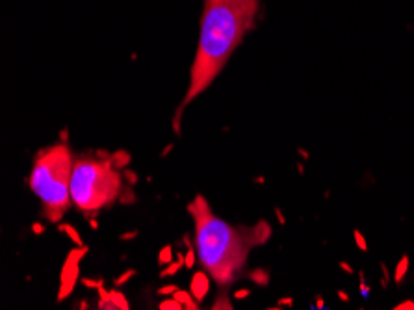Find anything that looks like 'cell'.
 <instances>
[{
    "instance_id": "cell-1",
    "label": "cell",
    "mask_w": 414,
    "mask_h": 310,
    "mask_svg": "<svg viewBox=\"0 0 414 310\" xmlns=\"http://www.w3.org/2000/svg\"><path fill=\"white\" fill-rule=\"evenodd\" d=\"M260 0H204L201 32L190 71V84L176 108L173 130L180 134V115L188 104L204 93L219 77L234 50L254 26Z\"/></svg>"
},
{
    "instance_id": "cell-2",
    "label": "cell",
    "mask_w": 414,
    "mask_h": 310,
    "mask_svg": "<svg viewBox=\"0 0 414 310\" xmlns=\"http://www.w3.org/2000/svg\"><path fill=\"white\" fill-rule=\"evenodd\" d=\"M186 210L193 219L197 260L219 288H229L246 268L251 249L258 247L253 225L227 223L214 214L204 195H195Z\"/></svg>"
},
{
    "instance_id": "cell-3",
    "label": "cell",
    "mask_w": 414,
    "mask_h": 310,
    "mask_svg": "<svg viewBox=\"0 0 414 310\" xmlns=\"http://www.w3.org/2000/svg\"><path fill=\"white\" fill-rule=\"evenodd\" d=\"M73 155L67 143H54L37 151L34 156L32 171L28 175V188L41 201V214L49 223H62L71 208V175H73Z\"/></svg>"
},
{
    "instance_id": "cell-4",
    "label": "cell",
    "mask_w": 414,
    "mask_h": 310,
    "mask_svg": "<svg viewBox=\"0 0 414 310\" xmlns=\"http://www.w3.org/2000/svg\"><path fill=\"white\" fill-rule=\"evenodd\" d=\"M123 171L112 162V155L80 156L75 160L71 175V201L85 218H97L98 212L119 201L125 188Z\"/></svg>"
},
{
    "instance_id": "cell-5",
    "label": "cell",
    "mask_w": 414,
    "mask_h": 310,
    "mask_svg": "<svg viewBox=\"0 0 414 310\" xmlns=\"http://www.w3.org/2000/svg\"><path fill=\"white\" fill-rule=\"evenodd\" d=\"M89 253V247H75L71 249L64 260L62 271H60V286H58V303H64L67 297L73 296L77 282H80V262Z\"/></svg>"
},
{
    "instance_id": "cell-6",
    "label": "cell",
    "mask_w": 414,
    "mask_h": 310,
    "mask_svg": "<svg viewBox=\"0 0 414 310\" xmlns=\"http://www.w3.org/2000/svg\"><path fill=\"white\" fill-rule=\"evenodd\" d=\"M210 282H212V277L204 269H199V271H195L191 275L190 294L195 297L197 303H203L204 299L208 297V294H210Z\"/></svg>"
},
{
    "instance_id": "cell-7",
    "label": "cell",
    "mask_w": 414,
    "mask_h": 310,
    "mask_svg": "<svg viewBox=\"0 0 414 310\" xmlns=\"http://www.w3.org/2000/svg\"><path fill=\"white\" fill-rule=\"evenodd\" d=\"M246 279H249L253 284H256L260 288H266V286H269V282H271V273L266 268H253L246 273Z\"/></svg>"
},
{
    "instance_id": "cell-8",
    "label": "cell",
    "mask_w": 414,
    "mask_h": 310,
    "mask_svg": "<svg viewBox=\"0 0 414 310\" xmlns=\"http://www.w3.org/2000/svg\"><path fill=\"white\" fill-rule=\"evenodd\" d=\"M184 260H186V254L175 253V260L171 262L169 266H166V268L160 269V279H167V277L176 275V273L184 268Z\"/></svg>"
},
{
    "instance_id": "cell-9",
    "label": "cell",
    "mask_w": 414,
    "mask_h": 310,
    "mask_svg": "<svg viewBox=\"0 0 414 310\" xmlns=\"http://www.w3.org/2000/svg\"><path fill=\"white\" fill-rule=\"evenodd\" d=\"M58 231H60V232H64L77 247H84L85 245L84 240H82V236L78 234L77 227H73L71 223H58Z\"/></svg>"
},
{
    "instance_id": "cell-10",
    "label": "cell",
    "mask_w": 414,
    "mask_h": 310,
    "mask_svg": "<svg viewBox=\"0 0 414 310\" xmlns=\"http://www.w3.org/2000/svg\"><path fill=\"white\" fill-rule=\"evenodd\" d=\"M409 268H411V260H409L407 254H403L400 260H398V264H396V269H394V282L396 284H401V282L405 281V277L409 273Z\"/></svg>"
},
{
    "instance_id": "cell-11",
    "label": "cell",
    "mask_w": 414,
    "mask_h": 310,
    "mask_svg": "<svg viewBox=\"0 0 414 310\" xmlns=\"http://www.w3.org/2000/svg\"><path fill=\"white\" fill-rule=\"evenodd\" d=\"M110 301H112L115 307L119 310H132V307H130V301L127 299V296L121 292V290H110V297H108Z\"/></svg>"
},
{
    "instance_id": "cell-12",
    "label": "cell",
    "mask_w": 414,
    "mask_h": 310,
    "mask_svg": "<svg viewBox=\"0 0 414 310\" xmlns=\"http://www.w3.org/2000/svg\"><path fill=\"white\" fill-rule=\"evenodd\" d=\"M112 162L117 169L123 171L130 165V162H132V156H130V153H127V151H115V153H112Z\"/></svg>"
},
{
    "instance_id": "cell-13",
    "label": "cell",
    "mask_w": 414,
    "mask_h": 310,
    "mask_svg": "<svg viewBox=\"0 0 414 310\" xmlns=\"http://www.w3.org/2000/svg\"><path fill=\"white\" fill-rule=\"evenodd\" d=\"M173 258H175V254H173V245H164L158 251V256H156V262H158V266H162V268H166V266H169L171 262H173Z\"/></svg>"
},
{
    "instance_id": "cell-14",
    "label": "cell",
    "mask_w": 414,
    "mask_h": 310,
    "mask_svg": "<svg viewBox=\"0 0 414 310\" xmlns=\"http://www.w3.org/2000/svg\"><path fill=\"white\" fill-rule=\"evenodd\" d=\"M210 310H234V307H232V303H231V297L227 296L225 292H221V294L216 297V301L212 303Z\"/></svg>"
},
{
    "instance_id": "cell-15",
    "label": "cell",
    "mask_w": 414,
    "mask_h": 310,
    "mask_svg": "<svg viewBox=\"0 0 414 310\" xmlns=\"http://www.w3.org/2000/svg\"><path fill=\"white\" fill-rule=\"evenodd\" d=\"M138 201V195L134 193V188L132 186H125L123 188V191H121V195H119V205H123V206H128V205H134Z\"/></svg>"
},
{
    "instance_id": "cell-16",
    "label": "cell",
    "mask_w": 414,
    "mask_h": 310,
    "mask_svg": "<svg viewBox=\"0 0 414 310\" xmlns=\"http://www.w3.org/2000/svg\"><path fill=\"white\" fill-rule=\"evenodd\" d=\"M136 275H138V269H134V268L127 269V271H123L121 275H117L113 279V286H115V288H121V286H125V284H127L130 279H134Z\"/></svg>"
},
{
    "instance_id": "cell-17",
    "label": "cell",
    "mask_w": 414,
    "mask_h": 310,
    "mask_svg": "<svg viewBox=\"0 0 414 310\" xmlns=\"http://www.w3.org/2000/svg\"><path fill=\"white\" fill-rule=\"evenodd\" d=\"M80 284H82L85 290H95V292H97L98 288H102V286H104V279H102V277H100V279L82 277V279H80Z\"/></svg>"
},
{
    "instance_id": "cell-18",
    "label": "cell",
    "mask_w": 414,
    "mask_h": 310,
    "mask_svg": "<svg viewBox=\"0 0 414 310\" xmlns=\"http://www.w3.org/2000/svg\"><path fill=\"white\" fill-rule=\"evenodd\" d=\"M158 310H184V307L176 301L175 297H166L164 301H160Z\"/></svg>"
},
{
    "instance_id": "cell-19",
    "label": "cell",
    "mask_w": 414,
    "mask_h": 310,
    "mask_svg": "<svg viewBox=\"0 0 414 310\" xmlns=\"http://www.w3.org/2000/svg\"><path fill=\"white\" fill-rule=\"evenodd\" d=\"M353 241H355V245H357L358 249L362 251V253H368V249H370V247H368V241H366L364 234L360 232L358 229H355V231H353Z\"/></svg>"
},
{
    "instance_id": "cell-20",
    "label": "cell",
    "mask_w": 414,
    "mask_h": 310,
    "mask_svg": "<svg viewBox=\"0 0 414 310\" xmlns=\"http://www.w3.org/2000/svg\"><path fill=\"white\" fill-rule=\"evenodd\" d=\"M176 290H180L176 284H166V286H160V288L156 290V294L160 297H173Z\"/></svg>"
},
{
    "instance_id": "cell-21",
    "label": "cell",
    "mask_w": 414,
    "mask_h": 310,
    "mask_svg": "<svg viewBox=\"0 0 414 310\" xmlns=\"http://www.w3.org/2000/svg\"><path fill=\"white\" fill-rule=\"evenodd\" d=\"M123 176H125V180L128 182V186H138V182H140V175L136 173V171H132L130 167H127V169H123Z\"/></svg>"
},
{
    "instance_id": "cell-22",
    "label": "cell",
    "mask_w": 414,
    "mask_h": 310,
    "mask_svg": "<svg viewBox=\"0 0 414 310\" xmlns=\"http://www.w3.org/2000/svg\"><path fill=\"white\" fill-rule=\"evenodd\" d=\"M195 262H197V251H195V247H193V249H188V251H186L184 268H186V269H193V268H195Z\"/></svg>"
},
{
    "instance_id": "cell-23",
    "label": "cell",
    "mask_w": 414,
    "mask_h": 310,
    "mask_svg": "<svg viewBox=\"0 0 414 310\" xmlns=\"http://www.w3.org/2000/svg\"><path fill=\"white\" fill-rule=\"evenodd\" d=\"M358 279H360V294H362V297H370L372 288H370V284H366L364 271H358Z\"/></svg>"
},
{
    "instance_id": "cell-24",
    "label": "cell",
    "mask_w": 414,
    "mask_h": 310,
    "mask_svg": "<svg viewBox=\"0 0 414 310\" xmlns=\"http://www.w3.org/2000/svg\"><path fill=\"white\" fill-rule=\"evenodd\" d=\"M379 269H381V286H383V288H388V284H390V273H388V268H386V264H383V262H381L379 264Z\"/></svg>"
},
{
    "instance_id": "cell-25",
    "label": "cell",
    "mask_w": 414,
    "mask_h": 310,
    "mask_svg": "<svg viewBox=\"0 0 414 310\" xmlns=\"http://www.w3.org/2000/svg\"><path fill=\"white\" fill-rule=\"evenodd\" d=\"M232 297L236 299V301H244V299H249L251 297V290L249 288H238L232 292Z\"/></svg>"
},
{
    "instance_id": "cell-26",
    "label": "cell",
    "mask_w": 414,
    "mask_h": 310,
    "mask_svg": "<svg viewBox=\"0 0 414 310\" xmlns=\"http://www.w3.org/2000/svg\"><path fill=\"white\" fill-rule=\"evenodd\" d=\"M97 310H119L110 299H98L97 301Z\"/></svg>"
},
{
    "instance_id": "cell-27",
    "label": "cell",
    "mask_w": 414,
    "mask_h": 310,
    "mask_svg": "<svg viewBox=\"0 0 414 310\" xmlns=\"http://www.w3.org/2000/svg\"><path fill=\"white\" fill-rule=\"evenodd\" d=\"M138 236H140V231H138V229H134V231H128V232L119 234V240L121 241H132V240H136Z\"/></svg>"
},
{
    "instance_id": "cell-28",
    "label": "cell",
    "mask_w": 414,
    "mask_h": 310,
    "mask_svg": "<svg viewBox=\"0 0 414 310\" xmlns=\"http://www.w3.org/2000/svg\"><path fill=\"white\" fill-rule=\"evenodd\" d=\"M338 268L342 269L345 275H353V273H355V269H353V266H351L349 262H345V260H340V262H338Z\"/></svg>"
},
{
    "instance_id": "cell-29",
    "label": "cell",
    "mask_w": 414,
    "mask_h": 310,
    "mask_svg": "<svg viewBox=\"0 0 414 310\" xmlns=\"http://www.w3.org/2000/svg\"><path fill=\"white\" fill-rule=\"evenodd\" d=\"M277 305H279V307H282V309H288V307H294V297H290V296L279 297V299H277Z\"/></svg>"
},
{
    "instance_id": "cell-30",
    "label": "cell",
    "mask_w": 414,
    "mask_h": 310,
    "mask_svg": "<svg viewBox=\"0 0 414 310\" xmlns=\"http://www.w3.org/2000/svg\"><path fill=\"white\" fill-rule=\"evenodd\" d=\"M392 310H414V297H413V299H407V301H403V303H400L398 307H394Z\"/></svg>"
},
{
    "instance_id": "cell-31",
    "label": "cell",
    "mask_w": 414,
    "mask_h": 310,
    "mask_svg": "<svg viewBox=\"0 0 414 310\" xmlns=\"http://www.w3.org/2000/svg\"><path fill=\"white\" fill-rule=\"evenodd\" d=\"M273 214H275V218H277V221H279V225L281 227H284L286 225V218H284V212L279 208V206H275L273 208Z\"/></svg>"
},
{
    "instance_id": "cell-32",
    "label": "cell",
    "mask_w": 414,
    "mask_h": 310,
    "mask_svg": "<svg viewBox=\"0 0 414 310\" xmlns=\"http://www.w3.org/2000/svg\"><path fill=\"white\" fill-rule=\"evenodd\" d=\"M32 232H34L35 236H43V234H45V225H43V223H37V221L32 223Z\"/></svg>"
},
{
    "instance_id": "cell-33",
    "label": "cell",
    "mask_w": 414,
    "mask_h": 310,
    "mask_svg": "<svg viewBox=\"0 0 414 310\" xmlns=\"http://www.w3.org/2000/svg\"><path fill=\"white\" fill-rule=\"evenodd\" d=\"M336 296H338V299H340L342 303H349V301H351V296L347 294V292H344V290H338Z\"/></svg>"
},
{
    "instance_id": "cell-34",
    "label": "cell",
    "mask_w": 414,
    "mask_h": 310,
    "mask_svg": "<svg viewBox=\"0 0 414 310\" xmlns=\"http://www.w3.org/2000/svg\"><path fill=\"white\" fill-rule=\"evenodd\" d=\"M314 301H316V305H314V309H316V310H323V309H325V299H323L322 296H316V297H314Z\"/></svg>"
},
{
    "instance_id": "cell-35",
    "label": "cell",
    "mask_w": 414,
    "mask_h": 310,
    "mask_svg": "<svg viewBox=\"0 0 414 310\" xmlns=\"http://www.w3.org/2000/svg\"><path fill=\"white\" fill-rule=\"evenodd\" d=\"M182 243L186 249H193V247H195V243H191V240H190V234H182Z\"/></svg>"
},
{
    "instance_id": "cell-36",
    "label": "cell",
    "mask_w": 414,
    "mask_h": 310,
    "mask_svg": "<svg viewBox=\"0 0 414 310\" xmlns=\"http://www.w3.org/2000/svg\"><path fill=\"white\" fill-rule=\"evenodd\" d=\"M75 310H91V305H89L87 299H82V301H78V309Z\"/></svg>"
},
{
    "instance_id": "cell-37",
    "label": "cell",
    "mask_w": 414,
    "mask_h": 310,
    "mask_svg": "<svg viewBox=\"0 0 414 310\" xmlns=\"http://www.w3.org/2000/svg\"><path fill=\"white\" fill-rule=\"evenodd\" d=\"M295 153H297V155L301 156V158H303V160H305V162H307V160H310V153H307L305 149L297 147V149H295Z\"/></svg>"
},
{
    "instance_id": "cell-38",
    "label": "cell",
    "mask_w": 414,
    "mask_h": 310,
    "mask_svg": "<svg viewBox=\"0 0 414 310\" xmlns=\"http://www.w3.org/2000/svg\"><path fill=\"white\" fill-rule=\"evenodd\" d=\"M173 149H175V143H169L167 147H166V149H164V151L160 153V158H167V155L171 153V151H173Z\"/></svg>"
},
{
    "instance_id": "cell-39",
    "label": "cell",
    "mask_w": 414,
    "mask_h": 310,
    "mask_svg": "<svg viewBox=\"0 0 414 310\" xmlns=\"http://www.w3.org/2000/svg\"><path fill=\"white\" fill-rule=\"evenodd\" d=\"M87 219V223H89V227H91L93 231H98V219L97 218H85Z\"/></svg>"
},
{
    "instance_id": "cell-40",
    "label": "cell",
    "mask_w": 414,
    "mask_h": 310,
    "mask_svg": "<svg viewBox=\"0 0 414 310\" xmlns=\"http://www.w3.org/2000/svg\"><path fill=\"white\" fill-rule=\"evenodd\" d=\"M253 184H258V186L266 184V176H256V178H253Z\"/></svg>"
},
{
    "instance_id": "cell-41",
    "label": "cell",
    "mask_w": 414,
    "mask_h": 310,
    "mask_svg": "<svg viewBox=\"0 0 414 310\" xmlns=\"http://www.w3.org/2000/svg\"><path fill=\"white\" fill-rule=\"evenodd\" d=\"M297 173H299V175H305V167H303V163H297Z\"/></svg>"
},
{
    "instance_id": "cell-42",
    "label": "cell",
    "mask_w": 414,
    "mask_h": 310,
    "mask_svg": "<svg viewBox=\"0 0 414 310\" xmlns=\"http://www.w3.org/2000/svg\"><path fill=\"white\" fill-rule=\"evenodd\" d=\"M267 310H284V309H282V307H279V305H277V307H269V309H267Z\"/></svg>"
},
{
    "instance_id": "cell-43",
    "label": "cell",
    "mask_w": 414,
    "mask_h": 310,
    "mask_svg": "<svg viewBox=\"0 0 414 310\" xmlns=\"http://www.w3.org/2000/svg\"><path fill=\"white\" fill-rule=\"evenodd\" d=\"M358 310H364V309H358Z\"/></svg>"
},
{
    "instance_id": "cell-44",
    "label": "cell",
    "mask_w": 414,
    "mask_h": 310,
    "mask_svg": "<svg viewBox=\"0 0 414 310\" xmlns=\"http://www.w3.org/2000/svg\"><path fill=\"white\" fill-rule=\"evenodd\" d=\"M184 310H186V309H184Z\"/></svg>"
}]
</instances>
